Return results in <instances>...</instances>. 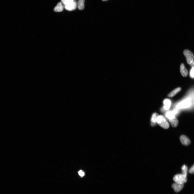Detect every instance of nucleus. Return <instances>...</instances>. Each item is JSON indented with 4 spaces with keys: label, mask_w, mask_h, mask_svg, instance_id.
Masks as SVG:
<instances>
[{
    "label": "nucleus",
    "mask_w": 194,
    "mask_h": 194,
    "mask_svg": "<svg viewBox=\"0 0 194 194\" xmlns=\"http://www.w3.org/2000/svg\"><path fill=\"white\" fill-rule=\"evenodd\" d=\"M159 116L156 113H154L153 114L151 119V125L152 126H155L157 124V119Z\"/></svg>",
    "instance_id": "1a4fd4ad"
},
{
    "label": "nucleus",
    "mask_w": 194,
    "mask_h": 194,
    "mask_svg": "<svg viewBox=\"0 0 194 194\" xmlns=\"http://www.w3.org/2000/svg\"><path fill=\"white\" fill-rule=\"evenodd\" d=\"M183 53L186 58L187 64L191 65L194 62V56L192 52L187 50H185Z\"/></svg>",
    "instance_id": "7ed1b4c3"
},
{
    "label": "nucleus",
    "mask_w": 194,
    "mask_h": 194,
    "mask_svg": "<svg viewBox=\"0 0 194 194\" xmlns=\"http://www.w3.org/2000/svg\"><path fill=\"white\" fill-rule=\"evenodd\" d=\"M64 7L62 4V3L60 2L57 4V6L54 8V10L56 12H61L63 10Z\"/></svg>",
    "instance_id": "f8f14e48"
},
{
    "label": "nucleus",
    "mask_w": 194,
    "mask_h": 194,
    "mask_svg": "<svg viewBox=\"0 0 194 194\" xmlns=\"http://www.w3.org/2000/svg\"><path fill=\"white\" fill-rule=\"evenodd\" d=\"M77 7V4L74 1L69 4L65 5V8L66 10L72 11L75 10Z\"/></svg>",
    "instance_id": "39448f33"
},
{
    "label": "nucleus",
    "mask_w": 194,
    "mask_h": 194,
    "mask_svg": "<svg viewBox=\"0 0 194 194\" xmlns=\"http://www.w3.org/2000/svg\"><path fill=\"white\" fill-rule=\"evenodd\" d=\"M173 180L176 183L184 184L187 181V176L182 174L176 175L173 177Z\"/></svg>",
    "instance_id": "f03ea898"
},
{
    "label": "nucleus",
    "mask_w": 194,
    "mask_h": 194,
    "mask_svg": "<svg viewBox=\"0 0 194 194\" xmlns=\"http://www.w3.org/2000/svg\"><path fill=\"white\" fill-rule=\"evenodd\" d=\"M172 126L173 127H176L178 125L179 121L176 117L175 116L173 118L168 119Z\"/></svg>",
    "instance_id": "9d476101"
},
{
    "label": "nucleus",
    "mask_w": 194,
    "mask_h": 194,
    "mask_svg": "<svg viewBox=\"0 0 194 194\" xmlns=\"http://www.w3.org/2000/svg\"><path fill=\"white\" fill-rule=\"evenodd\" d=\"M190 101L189 100H185L180 103L178 106L179 108H184L189 107L191 105Z\"/></svg>",
    "instance_id": "0eeeda50"
},
{
    "label": "nucleus",
    "mask_w": 194,
    "mask_h": 194,
    "mask_svg": "<svg viewBox=\"0 0 194 194\" xmlns=\"http://www.w3.org/2000/svg\"><path fill=\"white\" fill-rule=\"evenodd\" d=\"M165 116L168 120L173 118L175 116L174 113L171 112H168L166 113Z\"/></svg>",
    "instance_id": "2eb2a0df"
},
{
    "label": "nucleus",
    "mask_w": 194,
    "mask_h": 194,
    "mask_svg": "<svg viewBox=\"0 0 194 194\" xmlns=\"http://www.w3.org/2000/svg\"><path fill=\"white\" fill-rule=\"evenodd\" d=\"M184 185V184H180L175 183L172 185V187L175 192L178 193L182 189Z\"/></svg>",
    "instance_id": "423d86ee"
},
{
    "label": "nucleus",
    "mask_w": 194,
    "mask_h": 194,
    "mask_svg": "<svg viewBox=\"0 0 194 194\" xmlns=\"http://www.w3.org/2000/svg\"><path fill=\"white\" fill-rule=\"evenodd\" d=\"M79 175L81 177H83L84 176L85 173L82 170L79 171L78 172Z\"/></svg>",
    "instance_id": "6ab92c4d"
},
{
    "label": "nucleus",
    "mask_w": 194,
    "mask_h": 194,
    "mask_svg": "<svg viewBox=\"0 0 194 194\" xmlns=\"http://www.w3.org/2000/svg\"></svg>",
    "instance_id": "5701e85b"
},
{
    "label": "nucleus",
    "mask_w": 194,
    "mask_h": 194,
    "mask_svg": "<svg viewBox=\"0 0 194 194\" xmlns=\"http://www.w3.org/2000/svg\"><path fill=\"white\" fill-rule=\"evenodd\" d=\"M171 104V103L170 100L166 99L164 101L163 108L166 110H168L170 107Z\"/></svg>",
    "instance_id": "9b49d317"
},
{
    "label": "nucleus",
    "mask_w": 194,
    "mask_h": 194,
    "mask_svg": "<svg viewBox=\"0 0 194 194\" xmlns=\"http://www.w3.org/2000/svg\"><path fill=\"white\" fill-rule=\"evenodd\" d=\"M84 2L85 0H79L78 3V7L79 10H82L84 9Z\"/></svg>",
    "instance_id": "4468645a"
},
{
    "label": "nucleus",
    "mask_w": 194,
    "mask_h": 194,
    "mask_svg": "<svg viewBox=\"0 0 194 194\" xmlns=\"http://www.w3.org/2000/svg\"><path fill=\"white\" fill-rule=\"evenodd\" d=\"M190 75L191 78H194V67H193L191 69L190 73Z\"/></svg>",
    "instance_id": "a211bd4d"
},
{
    "label": "nucleus",
    "mask_w": 194,
    "mask_h": 194,
    "mask_svg": "<svg viewBox=\"0 0 194 194\" xmlns=\"http://www.w3.org/2000/svg\"><path fill=\"white\" fill-rule=\"evenodd\" d=\"M74 1V0H61L62 3L65 5L69 4Z\"/></svg>",
    "instance_id": "f3484780"
},
{
    "label": "nucleus",
    "mask_w": 194,
    "mask_h": 194,
    "mask_svg": "<svg viewBox=\"0 0 194 194\" xmlns=\"http://www.w3.org/2000/svg\"><path fill=\"white\" fill-rule=\"evenodd\" d=\"M189 172L191 174H193L194 173V165L190 168Z\"/></svg>",
    "instance_id": "aec40b11"
},
{
    "label": "nucleus",
    "mask_w": 194,
    "mask_h": 194,
    "mask_svg": "<svg viewBox=\"0 0 194 194\" xmlns=\"http://www.w3.org/2000/svg\"><path fill=\"white\" fill-rule=\"evenodd\" d=\"M181 88L178 87V88L175 89L173 91L168 94V96L169 97H173L181 91Z\"/></svg>",
    "instance_id": "ddd939ff"
},
{
    "label": "nucleus",
    "mask_w": 194,
    "mask_h": 194,
    "mask_svg": "<svg viewBox=\"0 0 194 194\" xmlns=\"http://www.w3.org/2000/svg\"><path fill=\"white\" fill-rule=\"evenodd\" d=\"M181 169L182 172V174L187 176L188 172V168L187 166L184 165L182 167Z\"/></svg>",
    "instance_id": "dca6fc26"
},
{
    "label": "nucleus",
    "mask_w": 194,
    "mask_h": 194,
    "mask_svg": "<svg viewBox=\"0 0 194 194\" xmlns=\"http://www.w3.org/2000/svg\"><path fill=\"white\" fill-rule=\"evenodd\" d=\"M193 65H194V61L193 62Z\"/></svg>",
    "instance_id": "4be33fe9"
},
{
    "label": "nucleus",
    "mask_w": 194,
    "mask_h": 194,
    "mask_svg": "<svg viewBox=\"0 0 194 194\" xmlns=\"http://www.w3.org/2000/svg\"><path fill=\"white\" fill-rule=\"evenodd\" d=\"M102 0L103 1H106L108 0Z\"/></svg>",
    "instance_id": "412c9836"
},
{
    "label": "nucleus",
    "mask_w": 194,
    "mask_h": 194,
    "mask_svg": "<svg viewBox=\"0 0 194 194\" xmlns=\"http://www.w3.org/2000/svg\"><path fill=\"white\" fill-rule=\"evenodd\" d=\"M180 72L183 76L187 77L188 74V70L185 67L184 64H182L180 65Z\"/></svg>",
    "instance_id": "6e6552de"
},
{
    "label": "nucleus",
    "mask_w": 194,
    "mask_h": 194,
    "mask_svg": "<svg viewBox=\"0 0 194 194\" xmlns=\"http://www.w3.org/2000/svg\"><path fill=\"white\" fill-rule=\"evenodd\" d=\"M157 124L161 127L164 129H168L170 126V125L165 117L162 115H159L157 120Z\"/></svg>",
    "instance_id": "f257e3e1"
},
{
    "label": "nucleus",
    "mask_w": 194,
    "mask_h": 194,
    "mask_svg": "<svg viewBox=\"0 0 194 194\" xmlns=\"http://www.w3.org/2000/svg\"><path fill=\"white\" fill-rule=\"evenodd\" d=\"M180 139L181 143L184 145L187 146L189 145L191 143L190 139L185 135L181 136L180 137Z\"/></svg>",
    "instance_id": "20e7f679"
}]
</instances>
